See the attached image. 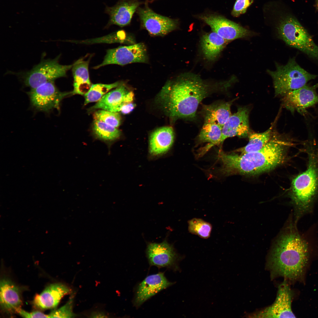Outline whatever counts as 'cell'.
I'll use <instances>...</instances> for the list:
<instances>
[{
    "label": "cell",
    "instance_id": "cell-2",
    "mask_svg": "<svg viewBox=\"0 0 318 318\" xmlns=\"http://www.w3.org/2000/svg\"><path fill=\"white\" fill-rule=\"evenodd\" d=\"M291 144L274 134L269 142L257 151L239 155L219 150L217 158L221 166L218 171L225 175H255L269 171L284 162L287 148Z\"/></svg>",
    "mask_w": 318,
    "mask_h": 318
},
{
    "label": "cell",
    "instance_id": "cell-35",
    "mask_svg": "<svg viewBox=\"0 0 318 318\" xmlns=\"http://www.w3.org/2000/svg\"><path fill=\"white\" fill-rule=\"evenodd\" d=\"M155 0H151L150 1V2H153V1H155Z\"/></svg>",
    "mask_w": 318,
    "mask_h": 318
},
{
    "label": "cell",
    "instance_id": "cell-7",
    "mask_svg": "<svg viewBox=\"0 0 318 318\" xmlns=\"http://www.w3.org/2000/svg\"><path fill=\"white\" fill-rule=\"evenodd\" d=\"M59 57L53 59L43 60L26 72L24 76L25 85L34 88L44 83L66 76L73 64L63 65L59 62Z\"/></svg>",
    "mask_w": 318,
    "mask_h": 318
},
{
    "label": "cell",
    "instance_id": "cell-19",
    "mask_svg": "<svg viewBox=\"0 0 318 318\" xmlns=\"http://www.w3.org/2000/svg\"><path fill=\"white\" fill-rule=\"evenodd\" d=\"M70 292L67 285L61 283L52 284L47 286L39 294H36L33 304L42 309L55 308L65 295Z\"/></svg>",
    "mask_w": 318,
    "mask_h": 318
},
{
    "label": "cell",
    "instance_id": "cell-15",
    "mask_svg": "<svg viewBox=\"0 0 318 318\" xmlns=\"http://www.w3.org/2000/svg\"><path fill=\"white\" fill-rule=\"evenodd\" d=\"M249 114V109L244 107L238 108L236 112L231 115L222 127L221 143L230 137L248 136Z\"/></svg>",
    "mask_w": 318,
    "mask_h": 318
},
{
    "label": "cell",
    "instance_id": "cell-29",
    "mask_svg": "<svg viewBox=\"0 0 318 318\" xmlns=\"http://www.w3.org/2000/svg\"><path fill=\"white\" fill-rule=\"evenodd\" d=\"M188 230L191 233L201 238L209 237L212 229L211 225L201 219L194 218L188 222Z\"/></svg>",
    "mask_w": 318,
    "mask_h": 318
},
{
    "label": "cell",
    "instance_id": "cell-36",
    "mask_svg": "<svg viewBox=\"0 0 318 318\" xmlns=\"http://www.w3.org/2000/svg\"><path fill=\"white\" fill-rule=\"evenodd\" d=\"M317 8L318 9V1L317 4Z\"/></svg>",
    "mask_w": 318,
    "mask_h": 318
},
{
    "label": "cell",
    "instance_id": "cell-20",
    "mask_svg": "<svg viewBox=\"0 0 318 318\" xmlns=\"http://www.w3.org/2000/svg\"><path fill=\"white\" fill-rule=\"evenodd\" d=\"M174 132L172 127L159 128L151 134L149 140V151L154 155L164 154L170 148L174 140Z\"/></svg>",
    "mask_w": 318,
    "mask_h": 318
},
{
    "label": "cell",
    "instance_id": "cell-6",
    "mask_svg": "<svg viewBox=\"0 0 318 318\" xmlns=\"http://www.w3.org/2000/svg\"><path fill=\"white\" fill-rule=\"evenodd\" d=\"M278 29L279 37L288 45L318 59V46L296 19L291 17L284 19L279 24Z\"/></svg>",
    "mask_w": 318,
    "mask_h": 318
},
{
    "label": "cell",
    "instance_id": "cell-16",
    "mask_svg": "<svg viewBox=\"0 0 318 318\" xmlns=\"http://www.w3.org/2000/svg\"><path fill=\"white\" fill-rule=\"evenodd\" d=\"M134 96L133 92L129 91L125 85L121 83L105 94L90 110L99 109L119 112L123 105L132 102Z\"/></svg>",
    "mask_w": 318,
    "mask_h": 318
},
{
    "label": "cell",
    "instance_id": "cell-34",
    "mask_svg": "<svg viewBox=\"0 0 318 318\" xmlns=\"http://www.w3.org/2000/svg\"><path fill=\"white\" fill-rule=\"evenodd\" d=\"M92 317H105V315L101 313H93L91 315Z\"/></svg>",
    "mask_w": 318,
    "mask_h": 318
},
{
    "label": "cell",
    "instance_id": "cell-8",
    "mask_svg": "<svg viewBox=\"0 0 318 318\" xmlns=\"http://www.w3.org/2000/svg\"><path fill=\"white\" fill-rule=\"evenodd\" d=\"M148 60L146 47L140 43L107 50L102 62L94 68L110 64L124 65L133 63H146Z\"/></svg>",
    "mask_w": 318,
    "mask_h": 318
},
{
    "label": "cell",
    "instance_id": "cell-28",
    "mask_svg": "<svg viewBox=\"0 0 318 318\" xmlns=\"http://www.w3.org/2000/svg\"><path fill=\"white\" fill-rule=\"evenodd\" d=\"M121 84V82H117L110 84H92L90 90L84 95V105L98 102L110 90L116 88Z\"/></svg>",
    "mask_w": 318,
    "mask_h": 318
},
{
    "label": "cell",
    "instance_id": "cell-37",
    "mask_svg": "<svg viewBox=\"0 0 318 318\" xmlns=\"http://www.w3.org/2000/svg\"></svg>",
    "mask_w": 318,
    "mask_h": 318
},
{
    "label": "cell",
    "instance_id": "cell-32",
    "mask_svg": "<svg viewBox=\"0 0 318 318\" xmlns=\"http://www.w3.org/2000/svg\"><path fill=\"white\" fill-rule=\"evenodd\" d=\"M253 1V0H236L231 12V14L233 16L236 17L241 14L244 13Z\"/></svg>",
    "mask_w": 318,
    "mask_h": 318
},
{
    "label": "cell",
    "instance_id": "cell-1",
    "mask_svg": "<svg viewBox=\"0 0 318 318\" xmlns=\"http://www.w3.org/2000/svg\"><path fill=\"white\" fill-rule=\"evenodd\" d=\"M227 82L211 83L198 75L186 74L167 83L158 95L157 101L172 119H193L199 104L204 98L224 90Z\"/></svg>",
    "mask_w": 318,
    "mask_h": 318
},
{
    "label": "cell",
    "instance_id": "cell-18",
    "mask_svg": "<svg viewBox=\"0 0 318 318\" xmlns=\"http://www.w3.org/2000/svg\"><path fill=\"white\" fill-rule=\"evenodd\" d=\"M141 4L138 0H120L115 6L107 7L106 12L110 16L108 25L122 27L129 25L134 14Z\"/></svg>",
    "mask_w": 318,
    "mask_h": 318
},
{
    "label": "cell",
    "instance_id": "cell-22",
    "mask_svg": "<svg viewBox=\"0 0 318 318\" xmlns=\"http://www.w3.org/2000/svg\"><path fill=\"white\" fill-rule=\"evenodd\" d=\"M235 100L203 105L202 112L204 123H215L222 127L232 114L231 106Z\"/></svg>",
    "mask_w": 318,
    "mask_h": 318
},
{
    "label": "cell",
    "instance_id": "cell-26",
    "mask_svg": "<svg viewBox=\"0 0 318 318\" xmlns=\"http://www.w3.org/2000/svg\"><path fill=\"white\" fill-rule=\"evenodd\" d=\"M222 127L215 123H204L198 136V141L208 143L205 151L212 146L221 143Z\"/></svg>",
    "mask_w": 318,
    "mask_h": 318
},
{
    "label": "cell",
    "instance_id": "cell-33",
    "mask_svg": "<svg viewBox=\"0 0 318 318\" xmlns=\"http://www.w3.org/2000/svg\"><path fill=\"white\" fill-rule=\"evenodd\" d=\"M135 104L131 102L123 105L120 109V111L124 114L129 113L134 109Z\"/></svg>",
    "mask_w": 318,
    "mask_h": 318
},
{
    "label": "cell",
    "instance_id": "cell-11",
    "mask_svg": "<svg viewBox=\"0 0 318 318\" xmlns=\"http://www.w3.org/2000/svg\"><path fill=\"white\" fill-rule=\"evenodd\" d=\"M318 83L312 86L306 85L288 92L283 97V106L292 112L296 111L304 115L307 109L318 103Z\"/></svg>",
    "mask_w": 318,
    "mask_h": 318
},
{
    "label": "cell",
    "instance_id": "cell-30",
    "mask_svg": "<svg viewBox=\"0 0 318 318\" xmlns=\"http://www.w3.org/2000/svg\"><path fill=\"white\" fill-rule=\"evenodd\" d=\"M93 117L94 120L101 121L117 128L121 123V116L118 112L99 109L94 113Z\"/></svg>",
    "mask_w": 318,
    "mask_h": 318
},
{
    "label": "cell",
    "instance_id": "cell-13",
    "mask_svg": "<svg viewBox=\"0 0 318 318\" xmlns=\"http://www.w3.org/2000/svg\"><path fill=\"white\" fill-rule=\"evenodd\" d=\"M199 17L210 26L213 32L228 42L250 35L248 30L221 16L208 14L200 15Z\"/></svg>",
    "mask_w": 318,
    "mask_h": 318
},
{
    "label": "cell",
    "instance_id": "cell-4",
    "mask_svg": "<svg viewBox=\"0 0 318 318\" xmlns=\"http://www.w3.org/2000/svg\"><path fill=\"white\" fill-rule=\"evenodd\" d=\"M313 141L307 143L306 169L295 176L291 183L290 196L296 220L311 210L318 196V153Z\"/></svg>",
    "mask_w": 318,
    "mask_h": 318
},
{
    "label": "cell",
    "instance_id": "cell-14",
    "mask_svg": "<svg viewBox=\"0 0 318 318\" xmlns=\"http://www.w3.org/2000/svg\"><path fill=\"white\" fill-rule=\"evenodd\" d=\"M146 254L150 264L158 267H177L179 260L173 246L166 240L160 243H150L147 245Z\"/></svg>",
    "mask_w": 318,
    "mask_h": 318
},
{
    "label": "cell",
    "instance_id": "cell-3",
    "mask_svg": "<svg viewBox=\"0 0 318 318\" xmlns=\"http://www.w3.org/2000/svg\"><path fill=\"white\" fill-rule=\"evenodd\" d=\"M309 257L306 241L292 227L278 239L271 251L269 264L272 270L278 275L296 280L303 276Z\"/></svg>",
    "mask_w": 318,
    "mask_h": 318
},
{
    "label": "cell",
    "instance_id": "cell-5",
    "mask_svg": "<svg viewBox=\"0 0 318 318\" xmlns=\"http://www.w3.org/2000/svg\"><path fill=\"white\" fill-rule=\"evenodd\" d=\"M274 71L267 70L273 81L275 94L283 96L288 92L306 85L318 75L311 74L302 68L294 58L289 59L285 65L276 64Z\"/></svg>",
    "mask_w": 318,
    "mask_h": 318
},
{
    "label": "cell",
    "instance_id": "cell-10",
    "mask_svg": "<svg viewBox=\"0 0 318 318\" xmlns=\"http://www.w3.org/2000/svg\"><path fill=\"white\" fill-rule=\"evenodd\" d=\"M145 5L143 7H139L137 12L142 26L150 34L163 36L177 29V20L156 13L149 7L147 1Z\"/></svg>",
    "mask_w": 318,
    "mask_h": 318
},
{
    "label": "cell",
    "instance_id": "cell-24",
    "mask_svg": "<svg viewBox=\"0 0 318 318\" xmlns=\"http://www.w3.org/2000/svg\"><path fill=\"white\" fill-rule=\"evenodd\" d=\"M228 42L216 33L213 32L202 36L201 45L203 54L209 61L215 59Z\"/></svg>",
    "mask_w": 318,
    "mask_h": 318
},
{
    "label": "cell",
    "instance_id": "cell-9",
    "mask_svg": "<svg viewBox=\"0 0 318 318\" xmlns=\"http://www.w3.org/2000/svg\"><path fill=\"white\" fill-rule=\"evenodd\" d=\"M32 105L40 111L48 112L54 109H59L61 100L70 92H61L54 84V81L44 83L28 93Z\"/></svg>",
    "mask_w": 318,
    "mask_h": 318
},
{
    "label": "cell",
    "instance_id": "cell-27",
    "mask_svg": "<svg viewBox=\"0 0 318 318\" xmlns=\"http://www.w3.org/2000/svg\"><path fill=\"white\" fill-rule=\"evenodd\" d=\"M93 130L96 138L108 143L118 139L121 133L117 127L98 120H94Z\"/></svg>",
    "mask_w": 318,
    "mask_h": 318
},
{
    "label": "cell",
    "instance_id": "cell-25",
    "mask_svg": "<svg viewBox=\"0 0 318 318\" xmlns=\"http://www.w3.org/2000/svg\"><path fill=\"white\" fill-rule=\"evenodd\" d=\"M273 124L267 130L261 133H250L249 142L246 145L237 151L243 154L258 151L263 148L270 140L274 133Z\"/></svg>",
    "mask_w": 318,
    "mask_h": 318
},
{
    "label": "cell",
    "instance_id": "cell-23",
    "mask_svg": "<svg viewBox=\"0 0 318 318\" xmlns=\"http://www.w3.org/2000/svg\"><path fill=\"white\" fill-rule=\"evenodd\" d=\"M89 62V59L84 60L82 58L73 64L72 69L74 89L72 94L84 95L90 90L92 85L88 70Z\"/></svg>",
    "mask_w": 318,
    "mask_h": 318
},
{
    "label": "cell",
    "instance_id": "cell-21",
    "mask_svg": "<svg viewBox=\"0 0 318 318\" xmlns=\"http://www.w3.org/2000/svg\"><path fill=\"white\" fill-rule=\"evenodd\" d=\"M0 303L3 309L16 312L22 304L18 287L9 280L2 279L0 282Z\"/></svg>",
    "mask_w": 318,
    "mask_h": 318
},
{
    "label": "cell",
    "instance_id": "cell-17",
    "mask_svg": "<svg viewBox=\"0 0 318 318\" xmlns=\"http://www.w3.org/2000/svg\"><path fill=\"white\" fill-rule=\"evenodd\" d=\"M163 273L150 275L139 285L136 292L135 304L139 306L161 290L172 285Z\"/></svg>",
    "mask_w": 318,
    "mask_h": 318
},
{
    "label": "cell",
    "instance_id": "cell-31",
    "mask_svg": "<svg viewBox=\"0 0 318 318\" xmlns=\"http://www.w3.org/2000/svg\"><path fill=\"white\" fill-rule=\"evenodd\" d=\"M73 296H71L66 303L59 308L47 314V318H70L75 314L73 312Z\"/></svg>",
    "mask_w": 318,
    "mask_h": 318
},
{
    "label": "cell",
    "instance_id": "cell-12",
    "mask_svg": "<svg viewBox=\"0 0 318 318\" xmlns=\"http://www.w3.org/2000/svg\"><path fill=\"white\" fill-rule=\"evenodd\" d=\"M292 291L285 280L278 286L273 304L251 316L255 318H295L292 310Z\"/></svg>",
    "mask_w": 318,
    "mask_h": 318
}]
</instances>
